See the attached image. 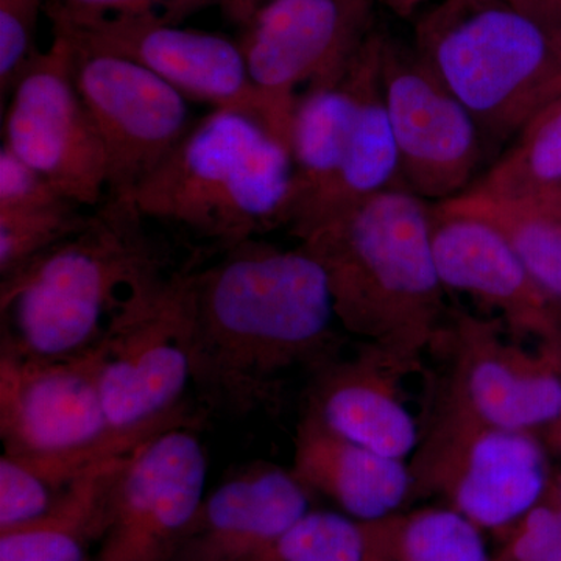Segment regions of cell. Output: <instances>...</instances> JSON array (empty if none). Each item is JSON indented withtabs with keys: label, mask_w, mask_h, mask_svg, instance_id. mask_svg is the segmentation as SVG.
<instances>
[{
	"label": "cell",
	"mask_w": 561,
	"mask_h": 561,
	"mask_svg": "<svg viewBox=\"0 0 561 561\" xmlns=\"http://www.w3.org/2000/svg\"><path fill=\"white\" fill-rule=\"evenodd\" d=\"M192 386L232 416L271 411L284 378L341 357L330 284L302 247L247 239L187 272ZM341 327V324H339Z\"/></svg>",
	"instance_id": "6da1fadb"
},
{
	"label": "cell",
	"mask_w": 561,
	"mask_h": 561,
	"mask_svg": "<svg viewBox=\"0 0 561 561\" xmlns=\"http://www.w3.org/2000/svg\"><path fill=\"white\" fill-rule=\"evenodd\" d=\"M431 205L390 187L298 241L327 275L341 328L419 367L449 311L432 251Z\"/></svg>",
	"instance_id": "7a4b0ae2"
},
{
	"label": "cell",
	"mask_w": 561,
	"mask_h": 561,
	"mask_svg": "<svg viewBox=\"0 0 561 561\" xmlns=\"http://www.w3.org/2000/svg\"><path fill=\"white\" fill-rule=\"evenodd\" d=\"M131 198H106L61 242L0 279V350L60 359L99 345L144 290L173 272Z\"/></svg>",
	"instance_id": "3957f363"
},
{
	"label": "cell",
	"mask_w": 561,
	"mask_h": 561,
	"mask_svg": "<svg viewBox=\"0 0 561 561\" xmlns=\"http://www.w3.org/2000/svg\"><path fill=\"white\" fill-rule=\"evenodd\" d=\"M291 171L289 147L262 122L213 110L128 198L151 224L225 250L278 228Z\"/></svg>",
	"instance_id": "277c9868"
},
{
	"label": "cell",
	"mask_w": 561,
	"mask_h": 561,
	"mask_svg": "<svg viewBox=\"0 0 561 561\" xmlns=\"http://www.w3.org/2000/svg\"><path fill=\"white\" fill-rule=\"evenodd\" d=\"M413 44L478 124L486 160L561 92V46L518 0H442L419 13Z\"/></svg>",
	"instance_id": "5b68a950"
},
{
	"label": "cell",
	"mask_w": 561,
	"mask_h": 561,
	"mask_svg": "<svg viewBox=\"0 0 561 561\" xmlns=\"http://www.w3.org/2000/svg\"><path fill=\"white\" fill-rule=\"evenodd\" d=\"M101 370L99 345L60 359L0 350L3 453L27 461L65 490L99 461L130 453L158 434L113 430L103 404Z\"/></svg>",
	"instance_id": "8992f818"
},
{
	"label": "cell",
	"mask_w": 561,
	"mask_h": 561,
	"mask_svg": "<svg viewBox=\"0 0 561 561\" xmlns=\"http://www.w3.org/2000/svg\"><path fill=\"white\" fill-rule=\"evenodd\" d=\"M409 468L412 501L440 496L446 507L500 537L545 500L553 474L538 434L445 412H426Z\"/></svg>",
	"instance_id": "52a82bcc"
},
{
	"label": "cell",
	"mask_w": 561,
	"mask_h": 561,
	"mask_svg": "<svg viewBox=\"0 0 561 561\" xmlns=\"http://www.w3.org/2000/svg\"><path fill=\"white\" fill-rule=\"evenodd\" d=\"M432 350L445 364L426 412L538 435L560 415L561 343L529 351L505 337L500 319L449 309Z\"/></svg>",
	"instance_id": "ba28073f"
},
{
	"label": "cell",
	"mask_w": 561,
	"mask_h": 561,
	"mask_svg": "<svg viewBox=\"0 0 561 561\" xmlns=\"http://www.w3.org/2000/svg\"><path fill=\"white\" fill-rule=\"evenodd\" d=\"M187 272L173 271L144 290L99 343L103 404L114 431L201 423L184 401L192 383Z\"/></svg>",
	"instance_id": "9c48e42d"
},
{
	"label": "cell",
	"mask_w": 561,
	"mask_h": 561,
	"mask_svg": "<svg viewBox=\"0 0 561 561\" xmlns=\"http://www.w3.org/2000/svg\"><path fill=\"white\" fill-rule=\"evenodd\" d=\"M376 0H267L238 39L251 80L289 147L295 108L306 92L341 79L375 28Z\"/></svg>",
	"instance_id": "30bf717a"
},
{
	"label": "cell",
	"mask_w": 561,
	"mask_h": 561,
	"mask_svg": "<svg viewBox=\"0 0 561 561\" xmlns=\"http://www.w3.org/2000/svg\"><path fill=\"white\" fill-rule=\"evenodd\" d=\"M381 92L398 153V183L437 205L470 190L486 153L470 111L421 57L382 28Z\"/></svg>",
	"instance_id": "8fae6325"
},
{
	"label": "cell",
	"mask_w": 561,
	"mask_h": 561,
	"mask_svg": "<svg viewBox=\"0 0 561 561\" xmlns=\"http://www.w3.org/2000/svg\"><path fill=\"white\" fill-rule=\"evenodd\" d=\"M2 110V146L81 208L108 198V161L73 80L68 38L55 35L36 51Z\"/></svg>",
	"instance_id": "7c38bea8"
},
{
	"label": "cell",
	"mask_w": 561,
	"mask_h": 561,
	"mask_svg": "<svg viewBox=\"0 0 561 561\" xmlns=\"http://www.w3.org/2000/svg\"><path fill=\"white\" fill-rule=\"evenodd\" d=\"M68 39L73 80L108 161V198L131 197L197 119L190 101L146 66Z\"/></svg>",
	"instance_id": "4fadbf2b"
},
{
	"label": "cell",
	"mask_w": 561,
	"mask_h": 561,
	"mask_svg": "<svg viewBox=\"0 0 561 561\" xmlns=\"http://www.w3.org/2000/svg\"><path fill=\"white\" fill-rule=\"evenodd\" d=\"M208 467L194 424L140 443L121 472L92 561H169L206 496Z\"/></svg>",
	"instance_id": "5bb4252c"
},
{
	"label": "cell",
	"mask_w": 561,
	"mask_h": 561,
	"mask_svg": "<svg viewBox=\"0 0 561 561\" xmlns=\"http://www.w3.org/2000/svg\"><path fill=\"white\" fill-rule=\"evenodd\" d=\"M382 27L375 25L341 79L306 92L291 119V183L278 228L306 203L348 183L367 147L373 102L381 92Z\"/></svg>",
	"instance_id": "9a60e30c"
},
{
	"label": "cell",
	"mask_w": 561,
	"mask_h": 561,
	"mask_svg": "<svg viewBox=\"0 0 561 561\" xmlns=\"http://www.w3.org/2000/svg\"><path fill=\"white\" fill-rule=\"evenodd\" d=\"M146 66L190 102L250 114L273 130L238 41L157 21H114L55 32ZM276 136V135H275Z\"/></svg>",
	"instance_id": "2e32d148"
},
{
	"label": "cell",
	"mask_w": 561,
	"mask_h": 561,
	"mask_svg": "<svg viewBox=\"0 0 561 561\" xmlns=\"http://www.w3.org/2000/svg\"><path fill=\"white\" fill-rule=\"evenodd\" d=\"M431 239L446 291L493 309L513 341L561 343V301L542 289L494 228L431 205Z\"/></svg>",
	"instance_id": "e0dca14e"
},
{
	"label": "cell",
	"mask_w": 561,
	"mask_h": 561,
	"mask_svg": "<svg viewBox=\"0 0 561 561\" xmlns=\"http://www.w3.org/2000/svg\"><path fill=\"white\" fill-rule=\"evenodd\" d=\"M419 365L362 343L346 359L332 360L313 373L306 411L328 427L365 448L408 460L421 438V424L402 398V378Z\"/></svg>",
	"instance_id": "ac0fdd59"
},
{
	"label": "cell",
	"mask_w": 561,
	"mask_h": 561,
	"mask_svg": "<svg viewBox=\"0 0 561 561\" xmlns=\"http://www.w3.org/2000/svg\"><path fill=\"white\" fill-rule=\"evenodd\" d=\"M312 493L294 472L257 461L203 497L169 561H239L311 511Z\"/></svg>",
	"instance_id": "d6986e66"
},
{
	"label": "cell",
	"mask_w": 561,
	"mask_h": 561,
	"mask_svg": "<svg viewBox=\"0 0 561 561\" xmlns=\"http://www.w3.org/2000/svg\"><path fill=\"white\" fill-rule=\"evenodd\" d=\"M290 471L311 493L323 494L359 523L378 522L412 501L409 461L343 437L306 409L295 431Z\"/></svg>",
	"instance_id": "ffe728a7"
},
{
	"label": "cell",
	"mask_w": 561,
	"mask_h": 561,
	"mask_svg": "<svg viewBox=\"0 0 561 561\" xmlns=\"http://www.w3.org/2000/svg\"><path fill=\"white\" fill-rule=\"evenodd\" d=\"M131 453L110 457L84 471L46 515L0 531V561L94 560L108 527L114 489Z\"/></svg>",
	"instance_id": "44dd1931"
},
{
	"label": "cell",
	"mask_w": 561,
	"mask_h": 561,
	"mask_svg": "<svg viewBox=\"0 0 561 561\" xmlns=\"http://www.w3.org/2000/svg\"><path fill=\"white\" fill-rule=\"evenodd\" d=\"M360 524L364 561H493L482 530L446 505Z\"/></svg>",
	"instance_id": "7402d4cb"
},
{
	"label": "cell",
	"mask_w": 561,
	"mask_h": 561,
	"mask_svg": "<svg viewBox=\"0 0 561 561\" xmlns=\"http://www.w3.org/2000/svg\"><path fill=\"white\" fill-rule=\"evenodd\" d=\"M561 184V92L540 106L463 194L530 201Z\"/></svg>",
	"instance_id": "603a6c76"
},
{
	"label": "cell",
	"mask_w": 561,
	"mask_h": 561,
	"mask_svg": "<svg viewBox=\"0 0 561 561\" xmlns=\"http://www.w3.org/2000/svg\"><path fill=\"white\" fill-rule=\"evenodd\" d=\"M494 228L542 289L561 301V219L526 201L460 194L437 203Z\"/></svg>",
	"instance_id": "cb8c5ba5"
},
{
	"label": "cell",
	"mask_w": 561,
	"mask_h": 561,
	"mask_svg": "<svg viewBox=\"0 0 561 561\" xmlns=\"http://www.w3.org/2000/svg\"><path fill=\"white\" fill-rule=\"evenodd\" d=\"M239 561H364V531L345 513L309 511Z\"/></svg>",
	"instance_id": "d4e9b609"
},
{
	"label": "cell",
	"mask_w": 561,
	"mask_h": 561,
	"mask_svg": "<svg viewBox=\"0 0 561 561\" xmlns=\"http://www.w3.org/2000/svg\"><path fill=\"white\" fill-rule=\"evenodd\" d=\"M91 210L68 205L31 213H0V279L9 278L77 234L90 220Z\"/></svg>",
	"instance_id": "484cf974"
},
{
	"label": "cell",
	"mask_w": 561,
	"mask_h": 561,
	"mask_svg": "<svg viewBox=\"0 0 561 561\" xmlns=\"http://www.w3.org/2000/svg\"><path fill=\"white\" fill-rule=\"evenodd\" d=\"M227 5L228 0H49L46 11L55 32H66L114 21L179 24L197 11Z\"/></svg>",
	"instance_id": "4316f807"
},
{
	"label": "cell",
	"mask_w": 561,
	"mask_h": 561,
	"mask_svg": "<svg viewBox=\"0 0 561 561\" xmlns=\"http://www.w3.org/2000/svg\"><path fill=\"white\" fill-rule=\"evenodd\" d=\"M65 490L54 485L27 461L3 453L0 457V531L46 515Z\"/></svg>",
	"instance_id": "83f0119b"
},
{
	"label": "cell",
	"mask_w": 561,
	"mask_h": 561,
	"mask_svg": "<svg viewBox=\"0 0 561 561\" xmlns=\"http://www.w3.org/2000/svg\"><path fill=\"white\" fill-rule=\"evenodd\" d=\"M43 0H0V98L9 99L18 77L35 57L36 21Z\"/></svg>",
	"instance_id": "f1b7e54d"
},
{
	"label": "cell",
	"mask_w": 561,
	"mask_h": 561,
	"mask_svg": "<svg viewBox=\"0 0 561 561\" xmlns=\"http://www.w3.org/2000/svg\"><path fill=\"white\" fill-rule=\"evenodd\" d=\"M76 205L20 160L5 146L0 147V213H31Z\"/></svg>",
	"instance_id": "f546056e"
},
{
	"label": "cell",
	"mask_w": 561,
	"mask_h": 561,
	"mask_svg": "<svg viewBox=\"0 0 561 561\" xmlns=\"http://www.w3.org/2000/svg\"><path fill=\"white\" fill-rule=\"evenodd\" d=\"M561 537V505L548 497L501 535L493 561H545Z\"/></svg>",
	"instance_id": "4dcf8cb0"
},
{
	"label": "cell",
	"mask_w": 561,
	"mask_h": 561,
	"mask_svg": "<svg viewBox=\"0 0 561 561\" xmlns=\"http://www.w3.org/2000/svg\"><path fill=\"white\" fill-rule=\"evenodd\" d=\"M518 2L551 28L561 46V0H518Z\"/></svg>",
	"instance_id": "1f68e13d"
},
{
	"label": "cell",
	"mask_w": 561,
	"mask_h": 561,
	"mask_svg": "<svg viewBox=\"0 0 561 561\" xmlns=\"http://www.w3.org/2000/svg\"><path fill=\"white\" fill-rule=\"evenodd\" d=\"M265 2H267V0H228L225 13H227L232 21L239 22V24L242 25L243 22L249 20L251 14Z\"/></svg>",
	"instance_id": "d6a6232c"
},
{
	"label": "cell",
	"mask_w": 561,
	"mask_h": 561,
	"mask_svg": "<svg viewBox=\"0 0 561 561\" xmlns=\"http://www.w3.org/2000/svg\"><path fill=\"white\" fill-rule=\"evenodd\" d=\"M526 202L534 203L538 208L548 210V213H551L553 216L560 217L561 219V184L560 186L553 187V190L548 192H542L538 197L530 198V201Z\"/></svg>",
	"instance_id": "836d02e7"
},
{
	"label": "cell",
	"mask_w": 561,
	"mask_h": 561,
	"mask_svg": "<svg viewBox=\"0 0 561 561\" xmlns=\"http://www.w3.org/2000/svg\"><path fill=\"white\" fill-rule=\"evenodd\" d=\"M540 435H542V442L548 446L549 453L560 454L561 456V412L551 426L542 431Z\"/></svg>",
	"instance_id": "e575fe53"
},
{
	"label": "cell",
	"mask_w": 561,
	"mask_h": 561,
	"mask_svg": "<svg viewBox=\"0 0 561 561\" xmlns=\"http://www.w3.org/2000/svg\"><path fill=\"white\" fill-rule=\"evenodd\" d=\"M546 497L561 505V470L553 472L551 485H549Z\"/></svg>",
	"instance_id": "d590c367"
},
{
	"label": "cell",
	"mask_w": 561,
	"mask_h": 561,
	"mask_svg": "<svg viewBox=\"0 0 561 561\" xmlns=\"http://www.w3.org/2000/svg\"><path fill=\"white\" fill-rule=\"evenodd\" d=\"M376 2H378L379 5L386 7V9L398 11L405 9L412 0H376Z\"/></svg>",
	"instance_id": "8d00e7d4"
},
{
	"label": "cell",
	"mask_w": 561,
	"mask_h": 561,
	"mask_svg": "<svg viewBox=\"0 0 561 561\" xmlns=\"http://www.w3.org/2000/svg\"><path fill=\"white\" fill-rule=\"evenodd\" d=\"M545 561H561V537L553 545L551 552L548 553Z\"/></svg>",
	"instance_id": "74e56055"
}]
</instances>
